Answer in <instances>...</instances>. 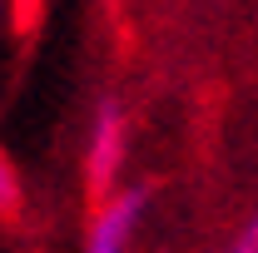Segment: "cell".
I'll return each instance as SVG.
<instances>
[{
    "label": "cell",
    "instance_id": "cell-1",
    "mask_svg": "<svg viewBox=\"0 0 258 253\" xmlns=\"http://www.w3.org/2000/svg\"><path fill=\"white\" fill-rule=\"evenodd\" d=\"M124 164V99L119 95H99L95 114H90V139H85V184L99 204L114 199V179Z\"/></svg>",
    "mask_w": 258,
    "mask_h": 253
},
{
    "label": "cell",
    "instance_id": "cell-2",
    "mask_svg": "<svg viewBox=\"0 0 258 253\" xmlns=\"http://www.w3.org/2000/svg\"><path fill=\"white\" fill-rule=\"evenodd\" d=\"M149 199H154L149 184H134V189L114 194L109 204H99L95 223H90V238H85V253H124L134 228L149 214Z\"/></svg>",
    "mask_w": 258,
    "mask_h": 253
},
{
    "label": "cell",
    "instance_id": "cell-3",
    "mask_svg": "<svg viewBox=\"0 0 258 253\" xmlns=\"http://www.w3.org/2000/svg\"><path fill=\"white\" fill-rule=\"evenodd\" d=\"M0 199H5V214L20 209V179H15V164L0 159Z\"/></svg>",
    "mask_w": 258,
    "mask_h": 253
},
{
    "label": "cell",
    "instance_id": "cell-4",
    "mask_svg": "<svg viewBox=\"0 0 258 253\" xmlns=\"http://www.w3.org/2000/svg\"><path fill=\"white\" fill-rule=\"evenodd\" d=\"M224 253H258V214L243 223L233 238H228V248H224Z\"/></svg>",
    "mask_w": 258,
    "mask_h": 253
}]
</instances>
